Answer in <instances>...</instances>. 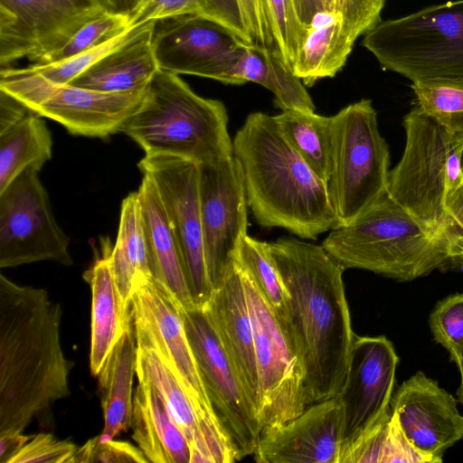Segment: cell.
Returning <instances> with one entry per match:
<instances>
[{
	"label": "cell",
	"instance_id": "obj_34",
	"mask_svg": "<svg viewBox=\"0 0 463 463\" xmlns=\"http://www.w3.org/2000/svg\"><path fill=\"white\" fill-rule=\"evenodd\" d=\"M184 14L211 19L240 36L245 33L238 0H140L128 16L133 27Z\"/></svg>",
	"mask_w": 463,
	"mask_h": 463
},
{
	"label": "cell",
	"instance_id": "obj_42",
	"mask_svg": "<svg viewBox=\"0 0 463 463\" xmlns=\"http://www.w3.org/2000/svg\"><path fill=\"white\" fill-rule=\"evenodd\" d=\"M77 447L50 433L33 437L6 463H73Z\"/></svg>",
	"mask_w": 463,
	"mask_h": 463
},
{
	"label": "cell",
	"instance_id": "obj_47",
	"mask_svg": "<svg viewBox=\"0 0 463 463\" xmlns=\"http://www.w3.org/2000/svg\"><path fill=\"white\" fill-rule=\"evenodd\" d=\"M32 437L20 432L0 434V462L6 463Z\"/></svg>",
	"mask_w": 463,
	"mask_h": 463
},
{
	"label": "cell",
	"instance_id": "obj_13",
	"mask_svg": "<svg viewBox=\"0 0 463 463\" xmlns=\"http://www.w3.org/2000/svg\"><path fill=\"white\" fill-rule=\"evenodd\" d=\"M188 341L214 414L237 460L253 455L260 437L258 414L204 308L182 309Z\"/></svg>",
	"mask_w": 463,
	"mask_h": 463
},
{
	"label": "cell",
	"instance_id": "obj_41",
	"mask_svg": "<svg viewBox=\"0 0 463 463\" xmlns=\"http://www.w3.org/2000/svg\"><path fill=\"white\" fill-rule=\"evenodd\" d=\"M146 24L130 27L108 43L66 60L45 65L30 64L27 67L52 82L69 84L90 66L137 34Z\"/></svg>",
	"mask_w": 463,
	"mask_h": 463
},
{
	"label": "cell",
	"instance_id": "obj_15",
	"mask_svg": "<svg viewBox=\"0 0 463 463\" xmlns=\"http://www.w3.org/2000/svg\"><path fill=\"white\" fill-rule=\"evenodd\" d=\"M99 0H0V65L35 62L108 13Z\"/></svg>",
	"mask_w": 463,
	"mask_h": 463
},
{
	"label": "cell",
	"instance_id": "obj_29",
	"mask_svg": "<svg viewBox=\"0 0 463 463\" xmlns=\"http://www.w3.org/2000/svg\"><path fill=\"white\" fill-rule=\"evenodd\" d=\"M237 85L248 81L260 84L274 95V104L281 110L315 111V104L306 86L279 53L259 44L247 43L235 69Z\"/></svg>",
	"mask_w": 463,
	"mask_h": 463
},
{
	"label": "cell",
	"instance_id": "obj_20",
	"mask_svg": "<svg viewBox=\"0 0 463 463\" xmlns=\"http://www.w3.org/2000/svg\"><path fill=\"white\" fill-rule=\"evenodd\" d=\"M344 413L337 398L307 406L295 419L260 434L258 463H338Z\"/></svg>",
	"mask_w": 463,
	"mask_h": 463
},
{
	"label": "cell",
	"instance_id": "obj_26",
	"mask_svg": "<svg viewBox=\"0 0 463 463\" xmlns=\"http://www.w3.org/2000/svg\"><path fill=\"white\" fill-rule=\"evenodd\" d=\"M91 289L90 369L97 376L125 330L132 324L123 307L113 277L109 250L84 272Z\"/></svg>",
	"mask_w": 463,
	"mask_h": 463
},
{
	"label": "cell",
	"instance_id": "obj_30",
	"mask_svg": "<svg viewBox=\"0 0 463 463\" xmlns=\"http://www.w3.org/2000/svg\"><path fill=\"white\" fill-rule=\"evenodd\" d=\"M110 266L124 310L131 314V298L137 280L152 276L143 234L137 193L121 203L116 244L109 251Z\"/></svg>",
	"mask_w": 463,
	"mask_h": 463
},
{
	"label": "cell",
	"instance_id": "obj_50",
	"mask_svg": "<svg viewBox=\"0 0 463 463\" xmlns=\"http://www.w3.org/2000/svg\"><path fill=\"white\" fill-rule=\"evenodd\" d=\"M458 371L460 373V384L457 391V396L458 402L463 405V367H461Z\"/></svg>",
	"mask_w": 463,
	"mask_h": 463
},
{
	"label": "cell",
	"instance_id": "obj_22",
	"mask_svg": "<svg viewBox=\"0 0 463 463\" xmlns=\"http://www.w3.org/2000/svg\"><path fill=\"white\" fill-rule=\"evenodd\" d=\"M137 193L152 277L170 291L184 309L197 307L190 291L177 241L157 190L147 175L143 174Z\"/></svg>",
	"mask_w": 463,
	"mask_h": 463
},
{
	"label": "cell",
	"instance_id": "obj_28",
	"mask_svg": "<svg viewBox=\"0 0 463 463\" xmlns=\"http://www.w3.org/2000/svg\"><path fill=\"white\" fill-rule=\"evenodd\" d=\"M136 374L138 380L148 381L165 400L189 442L190 463H213L205 430L192 401L174 373L153 350L144 345H137Z\"/></svg>",
	"mask_w": 463,
	"mask_h": 463
},
{
	"label": "cell",
	"instance_id": "obj_43",
	"mask_svg": "<svg viewBox=\"0 0 463 463\" xmlns=\"http://www.w3.org/2000/svg\"><path fill=\"white\" fill-rule=\"evenodd\" d=\"M146 463L148 462L141 449L129 442L113 439L99 442L98 436L77 448L73 463Z\"/></svg>",
	"mask_w": 463,
	"mask_h": 463
},
{
	"label": "cell",
	"instance_id": "obj_32",
	"mask_svg": "<svg viewBox=\"0 0 463 463\" xmlns=\"http://www.w3.org/2000/svg\"><path fill=\"white\" fill-rule=\"evenodd\" d=\"M274 118L290 146L326 184L331 166V117L287 109Z\"/></svg>",
	"mask_w": 463,
	"mask_h": 463
},
{
	"label": "cell",
	"instance_id": "obj_39",
	"mask_svg": "<svg viewBox=\"0 0 463 463\" xmlns=\"http://www.w3.org/2000/svg\"><path fill=\"white\" fill-rule=\"evenodd\" d=\"M429 324L435 341L448 351L459 370L463 367V293L438 302Z\"/></svg>",
	"mask_w": 463,
	"mask_h": 463
},
{
	"label": "cell",
	"instance_id": "obj_6",
	"mask_svg": "<svg viewBox=\"0 0 463 463\" xmlns=\"http://www.w3.org/2000/svg\"><path fill=\"white\" fill-rule=\"evenodd\" d=\"M363 45L384 70L411 82L463 84V0L381 21Z\"/></svg>",
	"mask_w": 463,
	"mask_h": 463
},
{
	"label": "cell",
	"instance_id": "obj_33",
	"mask_svg": "<svg viewBox=\"0 0 463 463\" xmlns=\"http://www.w3.org/2000/svg\"><path fill=\"white\" fill-rule=\"evenodd\" d=\"M431 463L403 435L390 410L372 429L340 451L338 463Z\"/></svg>",
	"mask_w": 463,
	"mask_h": 463
},
{
	"label": "cell",
	"instance_id": "obj_27",
	"mask_svg": "<svg viewBox=\"0 0 463 463\" xmlns=\"http://www.w3.org/2000/svg\"><path fill=\"white\" fill-rule=\"evenodd\" d=\"M137 341L133 323L125 330L98 373L104 429L99 442L113 439L130 427L132 384L136 374Z\"/></svg>",
	"mask_w": 463,
	"mask_h": 463
},
{
	"label": "cell",
	"instance_id": "obj_45",
	"mask_svg": "<svg viewBox=\"0 0 463 463\" xmlns=\"http://www.w3.org/2000/svg\"><path fill=\"white\" fill-rule=\"evenodd\" d=\"M447 213L448 224L444 232L448 239H463V182L451 195L447 205Z\"/></svg>",
	"mask_w": 463,
	"mask_h": 463
},
{
	"label": "cell",
	"instance_id": "obj_4",
	"mask_svg": "<svg viewBox=\"0 0 463 463\" xmlns=\"http://www.w3.org/2000/svg\"><path fill=\"white\" fill-rule=\"evenodd\" d=\"M322 246L345 269L411 281L456 263L444 232L411 215L387 192L349 223L330 231Z\"/></svg>",
	"mask_w": 463,
	"mask_h": 463
},
{
	"label": "cell",
	"instance_id": "obj_44",
	"mask_svg": "<svg viewBox=\"0 0 463 463\" xmlns=\"http://www.w3.org/2000/svg\"><path fill=\"white\" fill-rule=\"evenodd\" d=\"M238 4L251 43L279 53L264 0H238Z\"/></svg>",
	"mask_w": 463,
	"mask_h": 463
},
{
	"label": "cell",
	"instance_id": "obj_5",
	"mask_svg": "<svg viewBox=\"0 0 463 463\" xmlns=\"http://www.w3.org/2000/svg\"><path fill=\"white\" fill-rule=\"evenodd\" d=\"M224 104L197 95L179 75L159 71L121 132L146 155H169L198 165L233 156Z\"/></svg>",
	"mask_w": 463,
	"mask_h": 463
},
{
	"label": "cell",
	"instance_id": "obj_7",
	"mask_svg": "<svg viewBox=\"0 0 463 463\" xmlns=\"http://www.w3.org/2000/svg\"><path fill=\"white\" fill-rule=\"evenodd\" d=\"M406 141L387 194L428 227L444 232L448 203L463 182V139L417 106L403 119Z\"/></svg>",
	"mask_w": 463,
	"mask_h": 463
},
{
	"label": "cell",
	"instance_id": "obj_46",
	"mask_svg": "<svg viewBox=\"0 0 463 463\" xmlns=\"http://www.w3.org/2000/svg\"><path fill=\"white\" fill-rule=\"evenodd\" d=\"M31 111L18 99L0 90V133L21 121Z\"/></svg>",
	"mask_w": 463,
	"mask_h": 463
},
{
	"label": "cell",
	"instance_id": "obj_36",
	"mask_svg": "<svg viewBox=\"0 0 463 463\" xmlns=\"http://www.w3.org/2000/svg\"><path fill=\"white\" fill-rule=\"evenodd\" d=\"M416 106L453 135L463 139V84L412 82Z\"/></svg>",
	"mask_w": 463,
	"mask_h": 463
},
{
	"label": "cell",
	"instance_id": "obj_9",
	"mask_svg": "<svg viewBox=\"0 0 463 463\" xmlns=\"http://www.w3.org/2000/svg\"><path fill=\"white\" fill-rule=\"evenodd\" d=\"M146 89L101 92L48 80L28 67L1 68L0 90L40 117L62 125L71 134L105 138L121 132L142 103Z\"/></svg>",
	"mask_w": 463,
	"mask_h": 463
},
{
	"label": "cell",
	"instance_id": "obj_19",
	"mask_svg": "<svg viewBox=\"0 0 463 463\" xmlns=\"http://www.w3.org/2000/svg\"><path fill=\"white\" fill-rule=\"evenodd\" d=\"M391 410L408 441L431 463L463 438V416L456 399L424 373L404 381L392 395Z\"/></svg>",
	"mask_w": 463,
	"mask_h": 463
},
{
	"label": "cell",
	"instance_id": "obj_11",
	"mask_svg": "<svg viewBox=\"0 0 463 463\" xmlns=\"http://www.w3.org/2000/svg\"><path fill=\"white\" fill-rule=\"evenodd\" d=\"M241 269L261 390V434L282 426L305 411V369L288 330L249 273L241 266Z\"/></svg>",
	"mask_w": 463,
	"mask_h": 463
},
{
	"label": "cell",
	"instance_id": "obj_35",
	"mask_svg": "<svg viewBox=\"0 0 463 463\" xmlns=\"http://www.w3.org/2000/svg\"><path fill=\"white\" fill-rule=\"evenodd\" d=\"M235 260L249 273L286 326L288 293L271 255L269 243L247 234L240 242Z\"/></svg>",
	"mask_w": 463,
	"mask_h": 463
},
{
	"label": "cell",
	"instance_id": "obj_49",
	"mask_svg": "<svg viewBox=\"0 0 463 463\" xmlns=\"http://www.w3.org/2000/svg\"><path fill=\"white\" fill-rule=\"evenodd\" d=\"M449 240L450 241L451 250L456 263H458L463 267V239L450 238Z\"/></svg>",
	"mask_w": 463,
	"mask_h": 463
},
{
	"label": "cell",
	"instance_id": "obj_40",
	"mask_svg": "<svg viewBox=\"0 0 463 463\" xmlns=\"http://www.w3.org/2000/svg\"><path fill=\"white\" fill-rule=\"evenodd\" d=\"M265 7L281 59L290 67L307 33L296 12L294 0H264Z\"/></svg>",
	"mask_w": 463,
	"mask_h": 463
},
{
	"label": "cell",
	"instance_id": "obj_37",
	"mask_svg": "<svg viewBox=\"0 0 463 463\" xmlns=\"http://www.w3.org/2000/svg\"><path fill=\"white\" fill-rule=\"evenodd\" d=\"M130 27L128 14L108 12L85 24L62 47L31 64L45 65L66 60L108 43Z\"/></svg>",
	"mask_w": 463,
	"mask_h": 463
},
{
	"label": "cell",
	"instance_id": "obj_38",
	"mask_svg": "<svg viewBox=\"0 0 463 463\" xmlns=\"http://www.w3.org/2000/svg\"><path fill=\"white\" fill-rule=\"evenodd\" d=\"M385 0H294L296 12L306 26L321 11H335L344 14L363 35L375 27L381 20Z\"/></svg>",
	"mask_w": 463,
	"mask_h": 463
},
{
	"label": "cell",
	"instance_id": "obj_14",
	"mask_svg": "<svg viewBox=\"0 0 463 463\" xmlns=\"http://www.w3.org/2000/svg\"><path fill=\"white\" fill-rule=\"evenodd\" d=\"M137 166L157 190L182 254L194 304L203 308L214 289L204 256L199 165L169 155H145Z\"/></svg>",
	"mask_w": 463,
	"mask_h": 463
},
{
	"label": "cell",
	"instance_id": "obj_12",
	"mask_svg": "<svg viewBox=\"0 0 463 463\" xmlns=\"http://www.w3.org/2000/svg\"><path fill=\"white\" fill-rule=\"evenodd\" d=\"M38 170L24 169L0 193V267L42 260L71 266L70 239L57 223Z\"/></svg>",
	"mask_w": 463,
	"mask_h": 463
},
{
	"label": "cell",
	"instance_id": "obj_31",
	"mask_svg": "<svg viewBox=\"0 0 463 463\" xmlns=\"http://www.w3.org/2000/svg\"><path fill=\"white\" fill-rule=\"evenodd\" d=\"M52 147L50 130L33 111L0 133V193L27 167L40 171L52 158Z\"/></svg>",
	"mask_w": 463,
	"mask_h": 463
},
{
	"label": "cell",
	"instance_id": "obj_2",
	"mask_svg": "<svg viewBox=\"0 0 463 463\" xmlns=\"http://www.w3.org/2000/svg\"><path fill=\"white\" fill-rule=\"evenodd\" d=\"M61 313L46 290L0 275V434L23 433L70 395L73 363L61 344Z\"/></svg>",
	"mask_w": 463,
	"mask_h": 463
},
{
	"label": "cell",
	"instance_id": "obj_48",
	"mask_svg": "<svg viewBox=\"0 0 463 463\" xmlns=\"http://www.w3.org/2000/svg\"><path fill=\"white\" fill-rule=\"evenodd\" d=\"M110 13L128 14L140 0H99Z\"/></svg>",
	"mask_w": 463,
	"mask_h": 463
},
{
	"label": "cell",
	"instance_id": "obj_3",
	"mask_svg": "<svg viewBox=\"0 0 463 463\" xmlns=\"http://www.w3.org/2000/svg\"><path fill=\"white\" fill-rule=\"evenodd\" d=\"M232 146L248 206L260 226L306 240L338 227L326 183L290 146L274 116L249 114Z\"/></svg>",
	"mask_w": 463,
	"mask_h": 463
},
{
	"label": "cell",
	"instance_id": "obj_23",
	"mask_svg": "<svg viewBox=\"0 0 463 463\" xmlns=\"http://www.w3.org/2000/svg\"><path fill=\"white\" fill-rule=\"evenodd\" d=\"M156 22H147L137 34L90 66L69 84L101 92L146 89L160 71L152 45Z\"/></svg>",
	"mask_w": 463,
	"mask_h": 463
},
{
	"label": "cell",
	"instance_id": "obj_1",
	"mask_svg": "<svg viewBox=\"0 0 463 463\" xmlns=\"http://www.w3.org/2000/svg\"><path fill=\"white\" fill-rule=\"evenodd\" d=\"M288 293L286 327L305 369L307 405L333 398L346 377L354 338L345 269L322 245L283 237L269 243Z\"/></svg>",
	"mask_w": 463,
	"mask_h": 463
},
{
	"label": "cell",
	"instance_id": "obj_18",
	"mask_svg": "<svg viewBox=\"0 0 463 463\" xmlns=\"http://www.w3.org/2000/svg\"><path fill=\"white\" fill-rule=\"evenodd\" d=\"M398 362L392 343L384 335H354L346 377L336 395L344 413L341 449L391 410Z\"/></svg>",
	"mask_w": 463,
	"mask_h": 463
},
{
	"label": "cell",
	"instance_id": "obj_8",
	"mask_svg": "<svg viewBox=\"0 0 463 463\" xmlns=\"http://www.w3.org/2000/svg\"><path fill=\"white\" fill-rule=\"evenodd\" d=\"M390 152L372 100L362 99L331 117V166L326 189L338 227L387 192Z\"/></svg>",
	"mask_w": 463,
	"mask_h": 463
},
{
	"label": "cell",
	"instance_id": "obj_17",
	"mask_svg": "<svg viewBox=\"0 0 463 463\" xmlns=\"http://www.w3.org/2000/svg\"><path fill=\"white\" fill-rule=\"evenodd\" d=\"M199 193L205 263L215 289L247 235L249 206L236 157L199 165Z\"/></svg>",
	"mask_w": 463,
	"mask_h": 463
},
{
	"label": "cell",
	"instance_id": "obj_16",
	"mask_svg": "<svg viewBox=\"0 0 463 463\" xmlns=\"http://www.w3.org/2000/svg\"><path fill=\"white\" fill-rule=\"evenodd\" d=\"M249 43L225 26L184 14L156 22L152 45L160 71L237 85L235 69Z\"/></svg>",
	"mask_w": 463,
	"mask_h": 463
},
{
	"label": "cell",
	"instance_id": "obj_25",
	"mask_svg": "<svg viewBox=\"0 0 463 463\" xmlns=\"http://www.w3.org/2000/svg\"><path fill=\"white\" fill-rule=\"evenodd\" d=\"M130 427L148 462L190 463L187 439L161 394L146 380H138L135 390Z\"/></svg>",
	"mask_w": 463,
	"mask_h": 463
},
{
	"label": "cell",
	"instance_id": "obj_21",
	"mask_svg": "<svg viewBox=\"0 0 463 463\" xmlns=\"http://www.w3.org/2000/svg\"><path fill=\"white\" fill-rule=\"evenodd\" d=\"M203 308L215 327L260 420L262 401L253 327L241 269L236 260L227 269Z\"/></svg>",
	"mask_w": 463,
	"mask_h": 463
},
{
	"label": "cell",
	"instance_id": "obj_10",
	"mask_svg": "<svg viewBox=\"0 0 463 463\" xmlns=\"http://www.w3.org/2000/svg\"><path fill=\"white\" fill-rule=\"evenodd\" d=\"M182 309L161 282L152 276L139 279L131 298V317L137 345L153 350L174 373L202 420L207 441L212 445L220 444L227 437L204 388L187 338Z\"/></svg>",
	"mask_w": 463,
	"mask_h": 463
},
{
	"label": "cell",
	"instance_id": "obj_24",
	"mask_svg": "<svg viewBox=\"0 0 463 463\" xmlns=\"http://www.w3.org/2000/svg\"><path fill=\"white\" fill-rule=\"evenodd\" d=\"M362 35L341 13H317L292 64L294 74L306 87L333 78L345 65L356 39Z\"/></svg>",
	"mask_w": 463,
	"mask_h": 463
}]
</instances>
